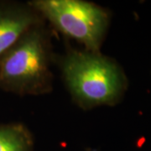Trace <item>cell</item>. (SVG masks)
Instances as JSON below:
<instances>
[{
	"mask_svg": "<svg viewBox=\"0 0 151 151\" xmlns=\"http://www.w3.org/2000/svg\"><path fill=\"white\" fill-rule=\"evenodd\" d=\"M42 23L29 2L0 1V59L28 30Z\"/></svg>",
	"mask_w": 151,
	"mask_h": 151,
	"instance_id": "cell-4",
	"label": "cell"
},
{
	"mask_svg": "<svg viewBox=\"0 0 151 151\" xmlns=\"http://www.w3.org/2000/svg\"><path fill=\"white\" fill-rule=\"evenodd\" d=\"M54 62L72 101L85 111L115 106L128 90L123 67L101 51L69 47L62 55H55Z\"/></svg>",
	"mask_w": 151,
	"mask_h": 151,
	"instance_id": "cell-1",
	"label": "cell"
},
{
	"mask_svg": "<svg viewBox=\"0 0 151 151\" xmlns=\"http://www.w3.org/2000/svg\"><path fill=\"white\" fill-rule=\"evenodd\" d=\"M45 24L28 30L0 59V89L19 96L52 92L55 55Z\"/></svg>",
	"mask_w": 151,
	"mask_h": 151,
	"instance_id": "cell-2",
	"label": "cell"
},
{
	"mask_svg": "<svg viewBox=\"0 0 151 151\" xmlns=\"http://www.w3.org/2000/svg\"><path fill=\"white\" fill-rule=\"evenodd\" d=\"M29 4L45 22L84 50L101 51L111 21L108 9L85 0H31Z\"/></svg>",
	"mask_w": 151,
	"mask_h": 151,
	"instance_id": "cell-3",
	"label": "cell"
},
{
	"mask_svg": "<svg viewBox=\"0 0 151 151\" xmlns=\"http://www.w3.org/2000/svg\"><path fill=\"white\" fill-rule=\"evenodd\" d=\"M0 151H35L31 132L22 123L0 124Z\"/></svg>",
	"mask_w": 151,
	"mask_h": 151,
	"instance_id": "cell-5",
	"label": "cell"
}]
</instances>
